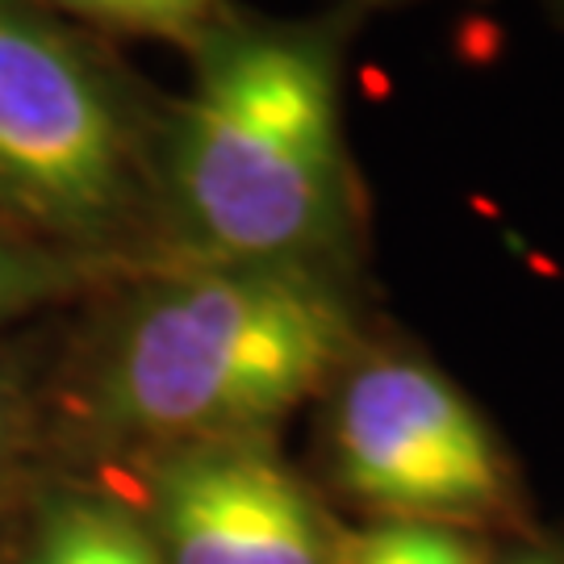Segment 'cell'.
Here are the masks:
<instances>
[{
	"label": "cell",
	"instance_id": "30bf717a",
	"mask_svg": "<svg viewBox=\"0 0 564 564\" xmlns=\"http://www.w3.org/2000/svg\"><path fill=\"white\" fill-rule=\"evenodd\" d=\"M63 284H67V272L55 260L0 239V323L55 297Z\"/></svg>",
	"mask_w": 564,
	"mask_h": 564
},
{
	"label": "cell",
	"instance_id": "8992f818",
	"mask_svg": "<svg viewBox=\"0 0 564 564\" xmlns=\"http://www.w3.org/2000/svg\"><path fill=\"white\" fill-rule=\"evenodd\" d=\"M242 564H326L314 502L281 464L251 447L242 460Z\"/></svg>",
	"mask_w": 564,
	"mask_h": 564
},
{
	"label": "cell",
	"instance_id": "7c38bea8",
	"mask_svg": "<svg viewBox=\"0 0 564 564\" xmlns=\"http://www.w3.org/2000/svg\"><path fill=\"white\" fill-rule=\"evenodd\" d=\"M544 9L552 13V21H556V25L564 30V0H544Z\"/></svg>",
	"mask_w": 564,
	"mask_h": 564
},
{
	"label": "cell",
	"instance_id": "52a82bcc",
	"mask_svg": "<svg viewBox=\"0 0 564 564\" xmlns=\"http://www.w3.org/2000/svg\"><path fill=\"white\" fill-rule=\"evenodd\" d=\"M25 564H163L160 544L105 502H63Z\"/></svg>",
	"mask_w": 564,
	"mask_h": 564
},
{
	"label": "cell",
	"instance_id": "277c9868",
	"mask_svg": "<svg viewBox=\"0 0 564 564\" xmlns=\"http://www.w3.org/2000/svg\"><path fill=\"white\" fill-rule=\"evenodd\" d=\"M343 485L398 519H485L506 502L502 452L435 364L381 351L347 368L335 410Z\"/></svg>",
	"mask_w": 564,
	"mask_h": 564
},
{
	"label": "cell",
	"instance_id": "3957f363",
	"mask_svg": "<svg viewBox=\"0 0 564 564\" xmlns=\"http://www.w3.org/2000/svg\"><path fill=\"white\" fill-rule=\"evenodd\" d=\"M130 188V126L101 67L0 0V193L59 230H97Z\"/></svg>",
	"mask_w": 564,
	"mask_h": 564
},
{
	"label": "cell",
	"instance_id": "4fadbf2b",
	"mask_svg": "<svg viewBox=\"0 0 564 564\" xmlns=\"http://www.w3.org/2000/svg\"><path fill=\"white\" fill-rule=\"evenodd\" d=\"M514 564H556L552 556H523V561H514Z\"/></svg>",
	"mask_w": 564,
	"mask_h": 564
},
{
	"label": "cell",
	"instance_id": "5b68a950",
	"mask_svg": "<svg viewBox=\"0 0 564 564\" xmlns=\"http://www.w3.org/2000/svg\"><path fill=\"white\" fill-rule=\"evenodd\" d=\"M242 460L247 447L202 444L160 485L163 564H242Z\"/></svg>",
	"mask_w": 564,
	"mask_h": 564
},
{
	"label": "cell",
	"instance_id": "7a4b0ae2",
	"mask_svg": "<svg viewBox=\"0 0 564 564\" xmlns=\"http://www.w3.org/2000/svg\"><path fill=\"white\" fill-rule=\"evenodd\" d=\"M360 356V323L318 263L193 260L126 310L109 343V423L155 440H226L289 414Z\"/></svg>",
	"mask_w": 564,
	"mask_h": 564
},
{
	"label": "cell",
	"instance_id": "8fae6325",
	"mask_svg": "<svg viewBox=\"0 0 564 564\" xmlns=\"http://www.w3.org/2000/svg\"><path fill=\"white\" fill-rule=\"evenodd\" d=\"M351 4H360L364 13H368V9H377V4H414V0H351ZM468 4H485V0H468Z\"/></svg>",
	"mask_w": 564,
	"mask_h": 564
},
{
	"label": "cell",
	"instance_id": "ba28073f",
	"mask_svg": "<svg viewBox=\"0 0 564 564\" xmlns=\"http://www.w3.org/2000/svg\"><path fill=\"white\" fill-rule=\"evenodd\" d=\"M55 4L121 34L176 42L188 55L230 18L226 0H55Z\"/></svg>",
	"mask_w": 564,
	"mask_h": 564
},
{
	"label": "cell",
	"instance_id": "6da1fadb",
	"mask_svg": "<svg viewBox=\"0 0 564 564\" xmlns=\"http://www.w3.org/2000/svg\"><path fill=\"white\" fill-rule=\"evenodd\" d=\"M343 4L310 21L230 18L193 51L197 76L167 126L172 205L197 260L318 263L356 226L343 130Z\"/></svg>",
	"mask_w": 564,
	"mask_h": 564
},
{
	"label": "cell",
	"instance_id": "5bb4252c",
	"mask_svg": "<svg viewBox=\"0 0 564 564\" xmlns=\"http://www.w3.org/2000/svg\"><path fill=\"white\" fill-rule=\"evenodd\" d=\"M0 440H4V384H0Z\"/></svg>",
	"mask_w": 564,
	"mask_h": 564
},
{
	"label": "cell",
	"instance_id": "9c48e42d",
	"mask_svg": "<svg viewBox=\"0 0 564 564\" xmlns=\"http://www.w3.org/2000/svg\"><path fill=\"white\" fill-rule=\"evenodd\" d=\"M347 564H477V556L447 527L393 519L347 547Z\"/></svg>",
	"mask_w": 564,
	"mask_h": 564
}]
</instances>
